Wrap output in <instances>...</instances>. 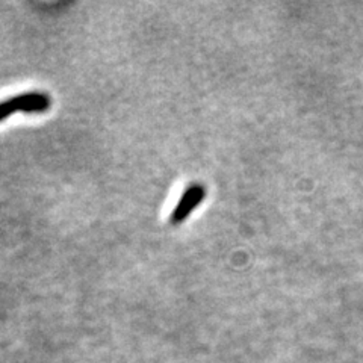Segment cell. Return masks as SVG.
<instances>
[{
	"label": "cell",
	"mask_w": 363,
	"mask_h": 363,
	"mask_svg": "<svg viewBox=\"0 0 363 363\" xmlns=\"http://www.w3.org/2000/svg\"><path fill=\"white\" fill-rule=\"evenodd\" d=\"M52 105V100L44 93H23L16 97H9L5 101H0V121L13 116L17 112L40 113L45 112Z\"/></svg>",
	"instance_id": "cell-1"
},
{
	"label": "cell",
	"mask_w": 363,
	"mask_h": 363,
	"mask_svg": "<svg viewBox=\"0 0 363 363\" xmlns=\"http://www.w3.org/2000/svg\"><path fill=\"white\" fill-rule=\"evenodd\" d=\"M204 196H206V191H204L201 185L189 186L184 194H182L180 200L177 201V206L174 208L172 215H169V221L173 224L184 223L188 218V215L201 203Z\"/></svg>",
	"instance_id": "cell-2"
}]
</instances>
